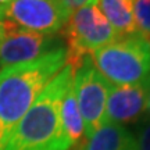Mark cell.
<instances>
[{"label": "cell", "mask_w": 150, "mask_h": 150, "mask_svg": "<svg viewBox=\"0 0 150 150\" xmlns=\"http://www.w3.org/2000/svg\"><path fill=\"white\" fill-rule=\"evenodd\" d=\"M147 78L134 85H111L106 103V124L128 125L146 112Z\"/></svg>", "instance_id": "ba28073f"}, {"label": "cell", "mask_w": 150, "mask_h": 150, "mask_svg": "<svg viewBox=\"0 0 150 150\" xmlns=\"http://www.w3.org/2000/svg\"><path fill=\"white\" fill-rule=\"evenodd\" d=\"M65 63V47L57 46L31 63L0 71V150L33 102Z\"/></svg>", "instance_id": "6da1fadb"}, {"label": "cell", "mask_w": 150, "mask_h": 150, "mask_svg": "<svg viewBox=\"0 0 150 150\" xmlns=\"http://www.w3.org/2000/svg\"><path fill=\"white\" fill-rule=\"evenodd\" d=\"M72 86L83 120L85 136L91 138L106 124V103L111 83L97 71L88 57L75 71Z\"/></svg>", "instance_id": "5b68a950"}, {"label": "cell", "mask_w": 150, "mask_h": 150, "mask_svg": "<svg viewBox=\"0 0 150 150\" xmlns=\"http://www.w3.org/2000/svg\"><path fill=\"white\" fill-rule=\"evenodd\" d=\"M65 63L75 71L89 56L117 39L111 25L97 7V0L82 6L64 25Z\"/></svg>", "instance_id": "277c9868"}, {"label": "cell", "mask_w": 150, "mask_h": 150, "mask_svg": "<svg viewBox=\"0 0 150 150\" xmlns=\"http://www.w3.org/2000/svg\"><path fill=\"white\" fill-rule=\"evenodd\" d=\"M74 74L72 67H63L14 128L3 150H65L60 131V107L74 82Z\"/></svg>", "instance_id": "7a4b0ae2"}, {"label": "cell", "mask_w": 150, "mask_h": 150, "mask_svg": "<svg viewBox=\"0 0 150 150\" xmlns=\"http://www.w3.org/2000/svg\"><path fill=\"white\" fill-rule=\"evenodd\" d=\"M134 135L138 150H150V120L139 124Z\"/></svg>", "instance_id": "4fadbf2b"}, {"label": "cell", "mask_w": 150, "mask_h": 150, "mask_svg": "<svg viewBox=\"0 0 150 150\" xmlns=\"http://www.w3.org/2000/svg\"><path fill=\"white\" fill-rule=\"evenodd\" d=\"M60 131H61V139H63L65 150L75 147L81 140H83V138H86L83 120H82V115H81L79 108H78V103H76V97H75L72 85L65 92L63 102H61Z\"/></svg>", "instance_id": "9c48e42d"}, {"label": "cell", "mask_w": 150, "mask_h": 150, "mask_svg": "<svg viewBox=\"0 0 150 150\" xmlns=\"http://www.w3.org/2000/svg\"><path fill=\"white\" fill-rule=\"evenodd\" d=\"M53 35L39 33L0 20V67L1 70L31 63L57 47Z\"/></svg>", "instance_id": "52a82bcc"}, {"label": "cell", "mask_w": 150, "mask_h": 150, "mask_svg": "<svg viewBox=\"0 0 150 150\" xmlns=\"http://www.w3.org/2000/svg\"><path fill=\"white\" fill-rule=\"evenodd\" d=\"M147 82H149V88H147V103H146V112L150 118V75L147 76Z\"/></svg>", "instance_id": "9a60e30c"}, {"label": "cell", "mask_w": 150, "mask_h": 150, "mask_svg": "<svg viewBox=\"0 0 150 150\" xmlns=\"http://www.w3.org/2000/svg\"><path fill=\"white\" fill-rule=\"evenodd\" d=\"M134 17L138 33L150 42V0H135Z\"/></svg>", "instance_id": "7c38bea8"}, {"label": "cell", "mask_w": 150, "mask_h": 150, "mask_svg": "<svg viewBox=\"0 0 150 150\" xmlns=\"http://www.w3.org/2000/svg\"><path fill=\"white\" fill-rule=\"evenodd\" d=\"M135 0H97V7L111 25L117 38L138 33L134 17Z\"/></svg>", "instance_id": "8fae6325"}, {"label": "cell", "mask_w": 150, "mask_h": 150, "mask_svg": "<svg viewBox=\"0 0 150 150\" xmlns=\"http://www.w3.org/2000/svg\"><path fill=\"white\" fill-rule=\"evenodd\" d=\"M61 6L64 7V10L67 11V14L71 16L74 11H76L78 8H81L82 6L88 4V3H91L92 0H59Z\"/></svg>", "instance_id": "5bb4252c"}, {"label": "cell", "mask_w": 150, "mask_h": 150, "mask_svg": "<svg viewBox=\"0 0 150 150\" xmlns=\"http://www.w3.org/2000/svg\"><path fill=\"white\" fill-rule=\"evenodd\" d=\"M82 150H138L135 135L127 127L104 124L91 138Z\"/></svg>", "instance_id": "30bf717a"}, {"label": "cell", "mask_w": 150, "mask_h": 150, "mask_svg": "<svg viewBox=\"0 0 150 150\" xmlns=\"http://www.w3.org/2000/svg\"><path fill=\"white\" fill-rule=\"evenodd\" d=\"M11 0H0V7H3V6H6V4H8Z\"/></svg>", "instance_id": "2e32d148"}, {"label": "cell", "mask_w": 150, "mask_h": 150, "mask_svg": "<svg viewBox=\"0 0 150 150\" xmlns=\"http://www.w3.org/2000/svg\"><path fill=\"white\" fill-rule=\"evenodd\" d=\"M91 60L111 85L139 83L150 75V42L140 33L117 38Z\"/></svg>", "instance_id": "3957f363"}, {"label": "cell", "mask_w": 150, "mask_h": 150, "mask_svg": "<svg viewBox=\"0 0 150 150\" xmlns=\"http://www.w3.org/2000/svg\"><path fill=\"white\" fill-rule=\"evenodd\" d=\"M70 16L59 0H11L0 7V20L39 33L54 35Z\"/></svg>", "instance_id": "8992f818"}]
</instances>
